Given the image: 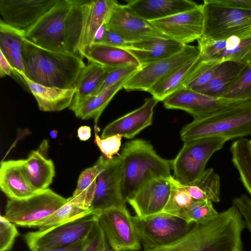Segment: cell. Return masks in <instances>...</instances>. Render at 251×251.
Instances as JSON below:
<instances>
[{
    "label": "cell",
    "instance_id": "cell-1",
    "mask_svg": "<svg viewBox=\"0 0 251 251\" xmlns=\"http://www.w3.org/2000/svg\"><path fill=\"white\" fill-rule=\"evenodd\" d=\"M245 226L241 214L232 204L210 220L195 223L176 241L139 251H243L242 233Z\"/></svg>",
    "mask_w": 251,
    "mask_h": 251
},
{
    "label": "cell",
    "instance_id": "cell-2",
    "mask_svg": "<svg viewBox=\"0 0 251 251\" xmlns=\"http://www.w3.org/2000/svg\"><path fill=\"white\" fill-rule=\"evenodd\" d=\"M82 25L81 0H58L25 36L43 49L79 56Z\"/></svg>",
    "mask_w": 251,
    "mask_h": 251
},
{
    "label": "cell",
    "instance_id": "cell-3",
    "mask_svg": "<svg viewBox=\"0 0 251 251\" xmlns=\"http://www.w3.org/2000/svg\"><path fill=\"white\" fill-rule=\"evenodd\" d=\"M25 75L32 81L48 87L75 88L85 67L77 55L50 51L25 38L22 50Z\"/></svg>",
    "mask_w": 251,
    "mask_h": 251
},
{
    "label": "cell",
    "instance_id": "cell-4",
    "mask_svg": "<svg viewBox=\"0 0 251 251\" xmlns=\"http://www.w3.org/2000/svg\"><path fill=\"white\" fill-rule=\"evenodd\" d=\"M120 156L126 201L147 181L172 176L171 161L160 156L146 140L138 139L126 143Z\"/></svg>",
    "mask_w": 251,
    "mask_h": 251
},
{
    "label": "cell",
    "instance_id": "cell-5",
    "mask_svg": "<svg viewBox=\"0 0 251 251\" xmlns=\"http://www.w3.org/2000/svg\"><path fill=\"white\" fill-rule=\"evenodd\" d=\"M251 135V100L194 119L180 132L183 142L218 137L227 141Z\"/></svg>",
    "mask_w": 251,
    "mask_h": 251
},
{
    "label": "cell",
    "instance_id": "cell-6",
    "mask_svg": "<svg viewBox=\"0 0 251 251\" xmlns=\"http://www.w3.org/2000/svg\"><path fill=\"white\" fill-rule=\"evenodd\" d=\"M99 212L91 211L72 220L24 236L30 251L42 248H63L86 240L98 222Z\"/></svg>",
    "mask_w": 251,
    "mask_h": 251
},
{
    "label": "cell",
    "instance_id": "cell-7",
    "mask_svg": "<svg viewBox=\"0 0 251 251\" xmlns=\"http://www.w3.org/2000/svg\"><path fill=\"white\" fill-rule=\"evenodd\" d=\"M203 31L201 38L220 40L251 30V11L225 5L217 0L202 4Z\"/></svg>",
    "mask_w": 251,
    "mask_h": 251
},
{
    "label": "cell",
    "instance_id": "cell-8",
    "mask_svg": "<svg viewBox=\"0 0 251 251\" xmlns=\"http://www.w3.org/2000/svg\"><path fill=\"white\" fill-rule=\"evenodd\" d=\"M227 141L225 138L209 137L184 142L178 153L171 161L173 177L182 184L195 180L204 171L212 155Z\"/></svg>",
    "mask_w": 251,
    "mask_h": 251
},
{
    "label": "cell",
    "instance_id": "cell-9",
    "mask_svg": "<svg viewBox=\"0 0 251 251\" xmlns=\"http://www.w3.org/2000/svg\"><path fill=\"white\" fill-rule=\"evenodd\" d=\"M143 250L169 244L186 234L194 225L174 215L160 212L145 217L131 216Z\"/></svg>",
    "mask_w": 251,
    "mask_h": 251
},
{
    "label": "cell",
    "instance_id": "cell-10",
    "mask_svg": "<svg viewBox=\"0 0 251 251\" xmlns=\"http://www.w3.org/2000/svg\"><path fill=\"white\" fill-rule=\"evenodd\" d=\"M48 188L28 198L7 200L3 216L16 225L36 228L37 225L67 201Z\"/></svg>",
    "mask_w": 251,
    "mask_h": 251
},
{
    "label": "cell",
    "instance_id": "cell-11",
    "mask_svg": "<svg viewBox=\"0 0 251 251\" xmlns=\"http://www.w3.org/2000/svg\"><path fill=\"white\" fill-rule=\"evenodd\" d=\"M95 165L98 169L97 188L90 209L100 212L111 208L126 207L120 155L109 159L101 155Z\"/></svg>",
    "mask_w": 251,
    "mask_h": 251
},
{
    "label": "cell",
    "instance_id": "cell-12",
    "mask_svg": "<svg viewBox=\"0 0 251 251\" xmlns=\"http://www.w3.org/2000/svg\"><path fill=\"white\" fill-rule=\"evenodd\" d=\"M200 56L198 47L186 45L182 50L172 56L141 66L126 81L123 88L149 92L164 77Z\"/></svg>",
    "mask_w": 251,
    "mask_h": 251
},
{
    "label": "cell",
    "instance_id": "cell-13",
    "mask_svg": "<svg viewBox=\"0 0 251 251\" xmlns=\"http://www.w3.org/2000/svg\"><path fill=\"white\" fill-rule=\"evenodd\" d=\"M98 222L112 251L141 250L140 238L126 207L100 212Z\"/></svg>",
    "mask_w": 251,
    "mask_h": 251
},
{
    "label": "cell",
    "instance_id": "cell-14",
    "mask_svg": "<svg viewBox=\"0 0 251 251\" xmlns=\"http://www.w3.org/2000/svg\"><path fill=\"white\" fill-rule=\"evenodd\" d=\"M197 41L203 61H232L246 66L251 64V30L220 40L201 37Z\"/></svg>",
    "mask_w": 251,
    "mask_h": 251
},
{
    "label": "cell",
    "instance_id": "cell-15",
    "mask_svg": "<svg viewBox=\"0 0 251 251\" xmlns=\"http://www.w3.org/2000/svg\"><path fill=\"white\" fill-rule=\"evenodd\" d=\"M106 25L130 44L156 37L169 38L150 22L137 16L126 4H120L117 1L112 9Z\"/></svg>",
    "mask_w": 251,
    "mask_h": 251
},
{
    "label": "cell",
    "instance_id": "cell-16",
    "mask_svg": "<svg viewBox=\"0 0 251 251\" xmlns=\"http://www.w3.org/2000/svg\"><path fill=\"white\" fill-rule=\"evenodd\" d=\"M58 0H0V20L26 33Z\"/></svg>",
    "mask_w": 251,
    "mask_h": 251
},
{
    "label": "cell",
    "instance_id": "cell-17",
    "mask_svg": "<svg viewBox=\"0 0 251 251\" xmlns=\"http://www.w3.org/2000/svg\"><path fill=\"white\" fill-rule=\"evenodd\" d=\"M150 22L165 36L183 45H188L202 35V4L194 9Z\"/></svg>",
    "mask_w": 251,
    "mask_h": 251
},
{
    "label": "cell",
    "instance_id": "cell-18",
    "mask_svg": "<svg viewBox=\"0 0 251 251\" xmlns=\"http://www.w3.org/2000/svg\"><path fill=\"white\" fill-rule=\"evenodd\" d=\"M244 101L212 97L182 87L166 98L163 104L167 109L183 110L197 119Z\"/></svg>",
    "mask_w": 251,
    "mask_h": 251
},
{
    "label": "cell",
    "instance_id": "cell-19",
    "mask_svg": "<svg viewBox=\"0 0 251 251\" xmlns=\"http://www.w3.org/2000/svg\"><path fill=\"white\" fill-rule=\"evenodd\" d=\"M171 176L147 181L126 201L136 216L145 217L163 211L171 192Z\"/></svg>",
    "mask_w": 251,
    "mask_h": 251
},
{
    "label": "cell",
    "instance_id": "cell-20",
    "mask_svg": "<svg viewBox=\"0 0 251 251\" xmlns=\"http://www.w3.org/2000/svg\"><path fill=\"white\" fill-rule=\"evenodd\" d=\"M117 0H81L82 25L77 49L78 55L84 58L86 51L93 44L98 29L108 19Z\"/></svg>",
    "mask_w": 251,
    "mask_h": 251
},
{
    "label": "cell",
    "instance_id": "cell-21",
    "mask_svg": "<svg viewBox=\"0 0 251 251\" xmlns=\"http://www.w3.org/2000/svg\"><path fill=\"white\" fill-rule=\"evenodd\" d=\"M158 100L155 98L145 99L144 103L137 109L113 121L103 129L101 138L119 135L132 139L152 124L153 109Z\"/></svg>",
    "mask_w": 251,
    "mask_h": 251
},
{
    "label": "cell",
    "instance_id": "cell-22",
    "mask_svg": "<svg viewBox=\"0 0 251 251\" xmlns=\"http://www.w3.org/2000/svg\"><path fill=\"white\" fill-rule=\"evenodd\" d=\"M48 142L44 140L39 148L32 151L26 159H22V169L28 182L37 192L49 188L55 176L53 161L47 158L45 153Z\"/></svg>",
    "mask_w": 251,
    "mask_h": 251
},
{
    "label": "cell",
    "instance_id": "cell-23",
    "mask_svg": "<svg viewBox=\"0 0 251 251\" xmlns=\"http://www.w3.org/2000/svg\"><path fill=\"white\" fill-rule=\"evenodd\" d=\"M126 5L134 14L149 22L168 17L199 5L189 0H130Z\"/></svg>",
    "mask_w": 251,
    "mask_h": 251
},
{
    "label": "cell",
    "instance_id": "cell-24",
    "mask_svg": "<svg viewBox=\"0 0 251 251\" xmlns=\"http://www.w3.org/2000/svg\"><path fill=\"white\" fill-rule=\"evenodd\" d=\"M0 188L9 199L13 200L25 199L38 193L30 185L25 176L22 159L1 162Z\"/></svg>",
    "mask_w": 251,
    "mask_h": 251
},
{
    "label": "cell",
    "instance_id": "cell-25",
    "mask_svg": "<svg viewBox=\"0 0 251 251\" xmlns=\"http://www.w3.org/2000/svg\"><path fill=\"white\" fill-rule=\"evenodd\" d=\"M13 75H20L23 77L25 86L35 97L40 110L60 111L71 105L75 95V88L48 87L32 81L24 73L15 72Z\"/></svg>",
    "mask_w": 251,
    "mask_h": 251
},
{
    "label": "cell",
    "instance_id": "cell-26",
    "mask_svg": "<svg viewBox=\"0 0 251 251\" xmlns=\"http://www.w3.org/2000/svg\"><path fill=\"white\" fill-rule=\"evenodd\" d=\"M185 45L169 38L156 37L132 43L126 50L143 66L172 56Z\"/></svg>",
    "mask_w": 251,
    "mask_h": 251
},
{
    "label": "cell",
    "instance_id": "cell-27",
    "mask_svg": "<svg viewBox=\"0 0 251 251\" xmlns=\"http://www.w3.org/2000/svg\"><path fill=\"white\" fill-rule=\"evenodd\" d=\"M130 76L123 78L99 94L73 100L69 109L76 117L82 120L93 119L95 126H97L104 109L116 94L123 88L125 83Z\"/></svg>",
    "mask_w": 251,
    "mask_h": 251
},
{
    "label": "cell",
    "instance_id": "cell-28",
    "mask_svg": "<svg viewBox=\"0 0 251 251\" xmlns=\"http://www.w3.org/2000/svg\"><path fill=\"white\" fill-rule=\"evenodd\" d=\"M84 57L105 68L132 65L140 67L135 57L127 50L102 44H94L86 51Z\"/></svg>",
    "mask_w": 251,
    "mask_h": 251
},
{
    "label": "cell",
    "instance_id": "cell-29",
    "mask_svg": "<svg viewBox=\"0 0 251 251\" xmlns=\"http://www.w3.org/2000/svg\"><path fill=\"white\" fill-rule=\"evenodd\" d=\"M25 34L0 20V51L9 62L15 72L24 73L22 57Z\"/></svg>",
    "mask_w": 251,
    "mask_h": 251
},
{
    "label": "cell",
    "instance_id": "cell-30",
    "mask_svg": "<svg viewBox=\"0 0 251 251\" xmlns=\"http://www.w3.org/2000/svg\"><path fill=\"white\" fill-rule=\"evenodd\" d=\"M246 66L232 61L218 64L210 81L198 92L215 97H222Z\"/></svg>",
    "mask_w": 251,
    "mask_h": 251
},
{
    "label": "cell",
    "instance_id": "cell-31",
    "mask_svg": "<svg viewBox=\"0 0 251 251\" xmlns=\"http://www.w3.org/2000/svg\"><path fill=\"white\" fill-rule=\"evenodd\" d=\"M201 60L200 55L199 57L188 62L158 81L148 92L158 101H163L183 87L186 80Z\"/></svg>",
    "mask_w": 251,
    "mask_h": 251
},
{
    "label": "cell",
    "instance_id": "cell-32",
    "mask_svg": "<svg viewBox=\"0 0 251 251\" xmlns=\"http://www.w3.org/2000/svg\"><path fill=\"white\" fill-rule=\"evenodd\" d=\"M182 185L194 200H209L215 202L220 201V178L212 168L205 170L195 180Z\"/></svg>",
    "mask_w": 251,
    "mask_h": 251
},
{
    "label": "cell",
    "instance_id": "cell-33",
    "mask_svg": "<svg viewBox=\"0 0 251 251\" xmlns=\"http://www.w3.org/2000/svg\"><path fill=\"white\" fill-rule=\"evenodd\" d=\"M107 74L103 66L94 63L88 64L82 70L76 81L75 93L73 100H77L94 95L100 88Z\"/></svg>",
    "mask_w": 251,
    "mask_h": 251
},
{
    "label": "cell",
    "instance_id": "cell-34",
    "mask_svg": "<svg viewBox=\"0 0 251 251\" xmlns=\"http://www.w3.org/2000/svg\"><path fill=\"white\" fill-rule=\"evenodd\" d=\"M232 162L237 170L240 179L251 196V149L249 140L240 138L230 148Z\"/></svg>",
    "mask_w": 251,
    "mask_h": 251
},
{
    "label": "cell",
    "instance_id": "cell-35",
    "mask_svg": "<svg viewBox=\"0 0 251 251\" xmlns=\"http://www.w3.org/2000/svg\"><path fill=\"white\" fill-rule=\"evenodd\" d=\"M67 199L65 204L37 225L38 230L51 228L92 211L73 196Z\"/></svg>",
    "mask_w": 251,
    "mask_h": 251
},
{
    "label": "cell",
    "instance_id": "cell-36",
    "mask_svg": "<svg viewBox=\"0 0 251 251\" xmlns=\"http://www.w3.org/2000/svg\"><path fill=\"white\" fill-rule=\"evenodd\" d=\"M97 172L96 165L84 170L79 176L76 187L72 195L90 209L97 188Z\"/></svg>",
    "mask_w": 251,
    "mask_h": 251
},
{
    "label": "cell",
    "instance_id": "cell-37",
    "mask_svg": "<svg viewBox=\"0 0 251 251\" xmlns=\"http://www.w3.org/2000/svg\"><path fill=\"white\" fill-rule=\"evenodd\" d=\"M218 212L209 200H195L176 216L188 224L204 223L215 217Z\"/></svg>",
    "mask_w": 251,
    "mask_h": 251
},
{
    "label": "cell",
    "instance_id": "cell-38",
    "mask_svg": "<svg viewBox=\"0 0 251 251\" xmlns=\"http://www.w3.org/2000/svg\"><path fill=\"white\" fill-rule=\"evenodd\" d=\"M171 181L172 186L170 196L162 212L176 217L179 213L189 206L195 200L173 176L171 177Z\"/></svg>",
    "mask_w": 251,
    "mask_h": 251
},
{
    "label": "cell",
    "instance_id": "cell-39",
    "mask_svg": "<svg viewBox=\"0 0 251 251\" xmlns=\"http://www.w3.org/2000/svg\"><path fill=\"white\" fill-rule=\"evenodd\" d=\"M222 97L242 100H251V64L245 67Z\"/></svg>",
    "mask_w": 251,
    "mask_h": 251
},
{
    "label": "cell",
    "instance_id": "cell-40",
    "mask_svg": "<svg viewBox=\"0 0 251 251\" xmlns=\"http://www.w3.org/2000/svg\"><path fill=\"white\" fill-rule=\"evenodd\" d=\"M218 64L201 60L182 87L198 91L210 81Z\"/></svg>",
    "mask_w": 251,
    "mask_h": 251
},
{
    "label": "cell",
    "instance_id": "cell-41",
    "mask_svg": "<svg viewBox=\"0 0 251 251\" xmlns=\"http://www.w3.org/2000/svg\"><path fill=\"white\" fill-rule=\"evenodd\" d=\"M94 143L98 147L103 155L107 159H112L120 150L122 137L116 135L101 138L99 135V128L97 126H94Z\"/></svg>",
    "mask_w": 251,
    "mask_h": 251
},
{
    "label": "cell",
    "instance_id": "cell-42",
    "mask_svg": "<svg viewBox=\"0 0 251 251\" xmlns=\"http://www.w3.org/2000/svg\"><path fill=\"white\" fill-rule=\"evenodd\" d=\"M140 67L129 65L116 68H106L107 74L103 82L94 94H99L126 77L131 76Z\"/></svg>",
    "mask_w": 251,
    "mask_h": 251
},
{
    "label": "cell",
    "instance_id": "cell-43",
    "mask_svg": "<svg viewBox=\"0 0 251 251\" xmlns=\"http://www.w3.org/2000/svg\"><path fill=\"white\" fill-rule=\"evenodd\" d=\"M19 234L16 225L0 216V251H10Z\"/></svg>",
    "mask_w": 251,
    "mask_h": 251
},
{
    "label": "cell",
    "instance_id": "cell-44",
    "mask_svg": "<svg viewBox=\"0 0 251 251\" xmlns=\"http://www.w3.org/2000/svg\"><path fill=\"white\" fill-rule=\"evenodd\" d=\"M82 251H112L98 222L88 237Z\"/></svg>",
    "mask_w": 251,
    "mask_h": 251
},
{
    "label": "cell",
    "instance_id": "cell-45",
    "mask_svg": "<svg viewBox=\"0 0 251 251\" xmlns=\"http://www.w3.org/2000/svg\"><path fill=\"white\" fill-rule=\"evenodd\" d=\"M232 202L241 214L246 226L251 234V199L243 194L234 198Z\"/></svg>",
    "mask_w": 251,
    "mask_h": 251
},
{
    "label": "cell",
    "instance_id": "cell-46",
    "mask_svg": "<svg viewBox=\"0 0 251 251\" xmlns=\"http://www.w3.org/2000/svg\"><path fill=\"white\" fill-rule=\"evenodd\" d=\"M100 44L120 48L125 50L128 49L131 45V44L127 42L120 35L108 27Z\"/></svg>",
    "mask_w": 251,
    "mask_h": 251
},
{
    "label": "cell",
    "instance_id": "cell-47",
    "mask_svg": "<svg viewBox=\"0 0 251 251\" xmlns=\"http://www.w3.org/2000/svg\"><path fill=\"white\" fill-rule=\"evenodd\" d=\"M225 5L229 7L251 11V0H217Z\"/></svg>",
    "mask_w": 251,
    "mask_h": 251
},
{
    "label": "cell",
    "instance_id": "cell-48",
    "mask_svg": "<svg viewBox=\"0 0 251 251\" xmlns=\"http://www.w3.org/2000/svg\"><path fill=\"white\" fill-rule=\"evenodd\" d=\"M88 239V238H87ZM87 239L75 245L63 248H38L31 251H82L86 244Z\"/></svg>",
    "mask_w": 251,
    "mask_h": 251
},
{
    "label": "cell",
    "instance_id": "cell-49",
    "mask_svg": "<svg viewBox=\"0 0 251 251\" xmlns=\"http://www.w3.org/2000/svg\"><path fill=\"white\" fill-rule=\"evenodd\" d=\"M0 76L3 77L6 75L12 76L13 69L3 54L0 51Z\"/></svg>",
    "mask_w": 251,
    "mask_h": 251
},
{
    "label": "cell",
    "instance_id": "cell-50",
    "mask_svg": "<svg viewBox=\"0 0 251 251\" xmlns=\"http://www.w3.org/2000/svg\"><path fill=\"white\" fill-rule=\"evenodd\" d=\"M91 129L89 126H81L77 129V137L80 141H87L91 137Z\"/></svg>",
    "mask_w": 251,
    "mask_h": 251
},
{
    "label": "cell",
    "instance_id": "cell-51",
    "mask_svg": "<svg viewBox=\"0 0 251 251\" xmlns=\"http://www.w3.org/2000/svg\"><path fill=\"white\" fill-rule=\"evenodd\" d=\"M107 28L106 23L104 24L97 31L96 33L94 44H100L105 34Z\"/></svg>",
    "mask_w": 251,
    "mask_h": 251
},
{
    "label": "cell",
    "instance_id": "cell-52",
    "mask_svg": "<svg viewBox=\"0 0 251 251\" xmlns=\"http://www.w3.org/2000/svg\"><path fill=\"white\" fill-rule=\"evenodd\" d=\"M49 134L52 139H56L58 135V131L56 129L51 130L50 131Z\"/></svg>",
    "mask_w": 251,
    "mask_h": 251
},
{
    "label": "cell",
    "instance_id": "cell-53",
    "mask_svg": "<svg viewBox=\"0 0 251 251\" xmlns=\"http://www.w3.org/2000/svg\"><path fill=\"white\" fill-rule=\"evenodd\" d=\"M249 145L251 149V140H249Z\"/></svg>",
    "mask_w": 251,
    "mask_h": 251
}]
</instances>
